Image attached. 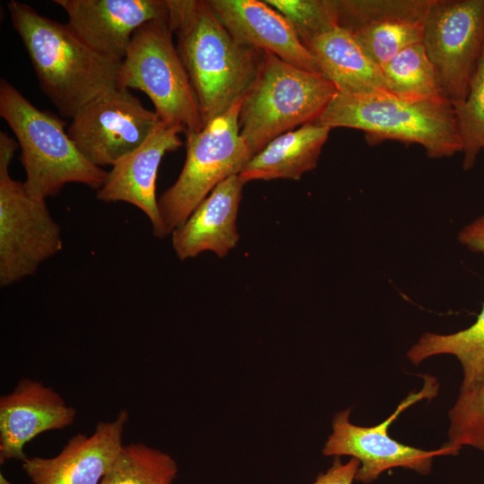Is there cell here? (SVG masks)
<instances>
[{"label":"cell","mask_w":484,"mask_h":484,"mask_svg":"<svg viewBox=\"0 0 484 484\" xmlns=\"http://www.w3.org/2000/svg\"><path fill=\"white\" fill-rule=\"evenodd\" d=\"M177 49L195 92L203 126L242 100L264 51L239 43L208 0H168Z\"/></svg>","instance_id":"obj_1"},{"label":"cell","mask_w":484,"mask_h":484,"mask_svg":"<svg viewBox=\"0 0 484 484\" xmlns=\"http://www.w3.org/2000/svg\"><path fill=\"white\" fill-rule=\"evenodd\" d=\"M7 8L41 91L63 117L73 118L90 101L117 87L121 62L94 51L68 23L15 0Z\"/></svg>","instance_id":"obj_2"},{"label":"cell","mask_w":484,"mask_h":484,"mask_svg":"<svg viewBox=\"0 0 484 484\" xmlns=\"http://www.w3.org/2000/svg\"><path fill=\"white\" fill-rule=\"evenodd\" d=\"M313 123L331 129L361 130L370 145L389 140L417 143L432 159L462 151L454 106L445 97L408 100L389 92H336Z\"/></svg>","instance_id":"obj_3"},{"label":"cell","mask_w":484,"mask_h":484,"mask_svg":"<svg viewBox=\"0 0 484 484\" xmlns=\"http://www.w3.org/2000/svg\"><path fill=\"white\" fill-rule=\"evenodd\" d=\"M0 116L13 132L22 150L21 162L28 194L46 201L70 183L99 190L108 171L91 163L65 132V123L37 108L11 82L0 81Z\"/></svg>","instance_id":"obj_4"},{"label":"cell","mask_w":484,"mask_h":484,"mask_svg":"<svg viewBox=\"0 0 484 484\" xmlns=\"http://www.w3.org/2000/svg\"><path fill=\"white\" fill-rule=\"evenodd\" d=\"M336 92L321 74L264 53L238 114L240 134L252 157L277 136L313 123Z\"/></svg>","instance_id":"obj_5"},{"label":"cell","mask_w":484,"mask_h":484,"mask_svg":"<svg viewBox=\"0 0 484 484\" xmlns=\"http://www.w3.org/2000/svg\"><path fill=\"white\" fill-rule=\"evenodd\" d=\"M172 34L169 13L141 26L120 63L117 86L143 91L160 121L197 132L203 127L197 98Z\"/></svg>","instance_id":"obj_6"},{"label":"cell","mask_w":484,"mask_h":484,"mask_svg":"<svg viewBox=\"0 0 484 484\" xmlns=\"http://www.w3.org/2000/svg\"><path fill=\"white\" fill-rule=\"evenodd\" d=\"M240 103L200 131L185 134V164L176 182L158 199L168 234L183 225L220 183L239 175L252 158L239 131Z\"/></svg>","instance_id":"obj_7"},{"label":"cell","mask_w":484,"mask_h":484,"mask_svg":"<svg viewBox=\"0 0 484 484\" xmlns=\"http://www.w3.org/2000/svg\"><path fill=\"white\" fill-rule=\"evenodd\" d=\"M17 141L0 132V285L33 274L63 248L61 228L46 201L30 197L9 174Z\"/></svg>","instance_id":"obj_8"},{"label":"cell","mask_w":484,"mask_h":484,"mask_svg":"<svg viewBox=\"0 0 484 484\" xmlns=\"http://www.w3.org/2000/svg\"><path fill=\"white\" fill-rule=\"evenodd\" d=\"M422 44L443 96L465 99L484 50V0H431Z\"/></svg>","instance_id":"obj_9"},{"label":"cell","mask_w":484,"mask_h":484,"mask_svg":"<svg viewBox=\"0 0 484 484\" xmlns=\"http://www.w3.org/2000/svg\"><path fill=\"white\" fill-rule=\"evenodd\" d=\"M437 385L426 379L424 388L410 394L385 420L372 427H360L350 421L351 408L336 413L332 421V433L322 450L326 456L348 455L358 459L360 466L355 480L368 484L374 482L385 471L393 468L411 470L421 475L432 471L436 456L456 455L462 447L446 442L431 451L419 449L392 438L387 431L390 424L406 408L424 398L433 397Z\"/></svg>","instance_id":"obj_10"},{"label":"cell","mask_w":484,"mask_h":484,"mask_svg":"<svg viewBox=\"0 0 484 484\" xmlns=\"http://www.w3.org/2000/svg\"><path fill=\"white\" fill-rule=\"evenodd\" d=\"M159 117L129 90L115 88L82 107L67 134L80 152L97 167L113 166L138 148Z\"/></svg>","instance_id":"obj_11"},{"label":"cell","mask_w":484,"mask_h":484,"mask_svg":"<svg viewBox=\"0 0 484 484\" xmlns=\"http://www.w3.org/2000/svg\"><path fill=\"white\" fill-rule=\"evenodd\" d=\"M338 26L381 66L402 49L422 42L431 0H336Z\"/></svg>","instance_id":"obj_12"},{"label":"cell","mask_w":484,"mask_h":484,"mask_svg":"<svg viewBox=\"0 0 484 484\" xmlns=\"http://www.w3.org/2000/svg\"><path fill=\"white\" fill-rule=\"evenodd\" d=\"M74 33L99 55L121 62L134 32L169 13L168 0H54Z\"/></svg>","instance_id":"obj_13"},{"label":"cell","mask_w":484,"mask_h":484,"mask_svg":"<svg viewBox=\"0 0 484 484\" xmlns=\"http://www.w3.org/2000/svg\"><path fill=\"white\" fill-rule=\"evenodd\" d=\"M184 129L159 120L146 140L126 154L108 172L96 198L105 203L125 202L136 206L150 220L153 234L163 238L168 232L156 197L158 170L164 155L182 146Z\"/></svg>","instance_id":"obj_14"},{"label":"cell","mask_w":484,"mask_h":484,"mask_svg":"<svg viewBox=\"0 0 484 484\" xmlns=\"http://www.w3.org/2000/svg\"><path fill=\"white\" fill-rule=\"evenodd\" d=\"M128 419L127 411L120 410L113 420L99 422L91 436L74 435L56 456L27 457L22 470L31 484H99L123 445Z\"/></svg>","instance_id":"obj_15"},{"label":"cell","mask_w":484,"mask_h":484,"mask_svg":"<svg viewBox=\"0 0 484 484\" xmlns=\"http://www.w3.org/2000/svg\"><path fill=\"white\" fill-rule=\"evenodd\" d=\"M76 415V409L53 388L22 378L12 392L0 397V463L23 462L28 442L43 432L71 426Z\"/></svg>","instance_id":"obj_16"},{"label":"cell","mask_w":484,"mask_h":484,"mask_svg":"<svg viewBox=\"0 0 484 484\" xmlns=\"http://www.w3.org/2000/svg\"><path fill=\"white\" fill-rule=\"evenodd\" d=\"M208 3L239 43L321 74L314 56L289 22L265 1L208 0Z\"/></svg>","instance_id":"obj_17"},{"label":"cell","mask_w":484,"mask_h":484,"mask_svg":"<svg viewBox=\"0 0 484 484\" xmlns=\"http://www.w3.org/2000/svg\"><path fill=\"white\" fill-rule=\"evenodd\" d=\"M245 183L234 175L220 183L172 233V246L180 260L204 251L223 257L238 242L237 217Z\"/></svg>","instance_id":"obj_18"},{"label":"cell","mask_w":484,"mask_h":484,"mask_svg":"<svg viewBox=\"0 0 484 484\" xmlns=\"http://www.w3.org/2000/svg\"><path fill=\"white\" fill-rule=\"evenodd\" d=\"M320 73L337 92L371 95L388 92L381 68L362 50L353 36L337 26L306 45Z\"/></svg>","instance_id":"obj_19"},{"label":"cell","mask_w":484,"mask_h":484,"mask_svg":"<svg viewBox=\"0 0 484 484\" xmlns=\"http://www.w3.org/2000/svg\"><path fill=\"white\" fill-rule=\"evenodd\" d=\"M331 130L307 123L277 136L249 160L238 175L240 179L245 184L253 180L300 179L316 167Z\"/></svg>","instance_id":"obj_20"},{"label":"cell","mask_w":484,"mask_h":484,"mask_svg":"<svg viewBox=\"0 0 484 484\" xmlns=\"http://www.w3.org/2000/svg\"><path fill=\"white\" fill-rule=\"evenodd\" d=\"M450 354L462 367L460 391L470 389L484 380V305L476 322L470 327L449 334L423 333L407 352L418 366L428 358Z\"/></svg>","instance_id":"obj_21"},{"label":"cell","mask_w":484,"mask_h":484,"mask_svg":"<svg viewBox=\"0 0 484 484\" xmlns=\"http://www.w3.org/2000/svg\"><path fill=\"white\" fill-rule=\"evenodd\" d=\"M387 91L408 100L444 97L421 43L411 45L380 66Z\"/></svg>","instance_id":"obj_22"},{"label":"cell","mask_w":484,"mask_h":484,"mask_svg":"<svg viewBox=\"0 0 484 484\" xmlns=\"http://www.w3.org/2000/svg\"><path fill=\"white\" fill-rule=\"evenodd\" d=\"M177 462L167 453L143 443L123 445L99 484H172Z\"/></svg>","instance_id":"obj_23"},{"label":"cell","mask_w":484,"mask_h":484,"mask_svg":"<svg viewBox=\"0 0 484 484\" xmlns=\"http://www.w3.org/2000/svg\"><path fill=\"white\" fill-rule=\"evenodd\" d=\"M453 106L462 143V169L467 171L484 151V50L466 99Z\"/></svg>","instance_id":"obj_24"},{"label":"cell","mask_w":484,"mask_h":484,"mask_svg":"<svg viewBox=\"0 0 484 484\" xmlns=\"http://www.w3.org/2000/svg\"><path fill=\"white\" fill-rule=\"evenodd\" d=\"M290 24L306 45L338 26L336 0H266Z\"/></svg>","instance_id":"obj_25"},{"label":"cell","mask_w":484,"mask_h":484,"mask_svg":"<svg viewBox=\"0 0 484 484\" xmlns=\"http://www.w3.org/2000/svg\"><path fill=\"white\" fill-rule=\"evenodd\" d=\"M448 418L449 444L459 447L469 445L484 453V380L460 391Z\"/></svg>","instance_id":"obj_26"},{"label":"cell","mask_w":484,"mask_h":484,"mask_svg":"<svg viewBox=\"0 0 484 484\" xmlns=\"http://www.w3.org/2000/svg\"><path fill=\"white\" fill-rule=\"evenodd\" d=\"M359 466V461L354 457L342 462L340 456H335L332 465L320 472L311 484H352Z\"/></svg>","instance_id":"obj_27"},{"label":"cell","mask_w":484,"mask_h":484,"mask_svg":"<svg viewBox=\"0 0 484 484\" xmlns=\"http://www.w3.org/2000/svg\"><path fill=\"white\" fill-rule=\"evenodd\" d=\"M458 241L473 252L484 254V214L460 230Z\"/></svg>","instance_id":"obj_28"},{"label":"cell","mask_w":484,"mask_h":484,"mask_svg":"<svg viewBox=\"0 0 484 484\" xmlns=\"http://www.w3.org/2000/svg\"><path fill=\"white\" fill-rule=\"evenodd\" d=\"M0 484H13L2 473L0 475Z\"/></svg>","instance_id":"obj_29"}]
</instances>
